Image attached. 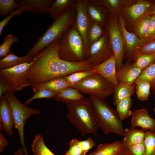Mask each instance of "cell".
I'll return each instance as SVG.
<instances>
[{
	"label": "cell",
	"mask_w": 155,
	"mask_h": 155,
	"mask_svg": "<svg viewBox=\"0 0 155 155\" xmlns=\"http://www.w3.org/2000/svg\"><path fill=\"white\" fill-rule=\"evenodd\" d=\"M54 0H18L16 2L24 12L39 15L48 13Z\"/></svg>",
	"instance_id": "obj_16"
},
{
	"label": "cell",
	"mask_w": 155,
	"mask_h": 155,
	"mask_svg": "<svg viewBox=\"0 0 155 155\" xmlns=\"http://www.w3.org/2000/svg\"><path fill=\"white\" fill-rule=\"evenodd\" d=\"M118 155H131L126 148H124L119 152Z\"/></svg>",
	"instance_id": "obj_47"
},
{
	"label": "cell",
	"mask_w": 155,
	"mask_h": 155,
	"mask_svg": "<svg viewBox=\"0 0 155 155\" xmlns=\"http://www.w3.org/2000/svg\"><path fill=\"white\" fill-rule=\"evenodd\" d=\"M100 1L86 0V11L90 22L98 24L102 26H106L105 21L107 13L101 7Z\"/></svg>",
	"instance_id": "obj_15"
},
{
	"label": "cell",
	"mask_w": 155,
	"mask_h": 155,
	"mask_svg": "<svg viewBox=\"0 0 155 155\" xmlns=\"http://www.w3.org/2000/svg\"><path fill=\"white\" fill-rule=\"evenodd\" d=\"M136 92L138 99L141 101L147 100L150 94V83L142 81L135 84Z\"/></svg>",
	"instance_id": "obj_35"
},
{
	"label": "cell",
	"mask_w": 155,
	"mask_h": 155,
	"mask_svg": "<svg viewBox=\"0 0 155 155\" xmlns=\"http://www.w3.org/2000/svg\"><path fill=\"white\" fill-rule=\"evenodd\" d=\"M24 12L23 8H19L13 11L7 16L0 22V35H1L2 31L5 26L8 23L9 20L16 16H20Z\"/></svg>",
	"instance_id": "obj_41"
},
{
	"label": "cell",
	"mask_w": 155,
	"mask_h": 155,
	"mask_svg": "<svg viewBox=\"0 0 155 155\" xmlns=\"http://www.w3.org/2000/svg\"><path fill=\"white\" fill-rule=\"evenodd\" d=\"M138 52L155 54V40L146 43L140 48Z\"/></svg>",
	"instance_id": "obj_42"
},
{
	"label": "cell",
	"mask_w": 155,
	"mask_h": 155,
	"mask_svg": "<svg viewBox=\"0 0 155 155\" xmlns=\"http://www.w3.org/2000/svg\"><path fill=\"white\" fill-rule=\"evenodd\" d=\"M131 128L140 127L144 131L155 132V120L149 115L147 110L144 108L135 110L132 113Z\"/></svg>",
	"instance_id": "obj_14"
},
{
	"label": "cell",
	"mask_w": 155,
	"mask_h": 155,
	"mask_svg": "<svg viewBox=\"0 0 155 155\" xmlns=\"http://www.w3.org/2000/svg\"><path fill=\"white\" fill-rule=\"evenodd\" d=\"M96 73L92 69H90L77 71L64 76V78L72 86L83 80L86 77Z\"/></svg>",
	"instance_id": "obj_33"
},
{
	"label": "cell",
	"mask_w": 155,
	"mask_h": 155,
	"mask_svg": "<svg viewBox=\"0 0 155 155\" xmlns=\"http://www.w3.org/2000/svg\"><path fill=\"white\" fill-rule=\"evenodd\" d=\"M13 155H24V151L22 148H19Z\"/></svg>",
	"instance_id": "obj_48"
},
{
	"label": "cell",
	"mask_w": 155,
	"mask_h": 155,
	"mask_svg": "<svg viewBox=\"0 0 155 155\" xmlns=\"http://www.w3.org/2000/svg\"><path fill=\"white\" fill-rule=\"evenodd\" d=\"M154 112L155 113V107L154 108Z\"/></svg>",
	"instance_id": "obj_51"
},
{
	"label": "cell",
	"mask_w": 155,
	"mask_h": 155,
	"mask_svg": "<svg viewBox=\"0 0 155 155\" xmlns=\"http://www.w3.org/2000/svg\"><path fill=\"white\" fill-rule=\"evenodd\" d=\"M126 148L131 155H146V148L144 142Z\"/></svg>",
	"instance_id": "obj_40"
},
{
	"label": "cell",
	"mask_w": 155,
	"mask_h": 155,
	"mask_svg": "<svg viewBox=\"0 0 155 155\" xmlns=\"http://www.w3.org/2000/svg\"><path fill=\"white\" fill-rule=\"evenodd\" d=\"M92 69L96 73L113 85L117 86L119 83L116 77V61L114 54L107 60Z\"/></svg>",
	"instance_id": "obj_17"
},
{
	"label": "cell",
	"mask_w": 155,
	"mask_h": 155,
	"mask_svg": "<svg viewBox=\"0 0 155 155\" xmlns=\"http://www.w3.org/2000/svg\"><path fill=\"white\" fill-rule=\"evenodd\" d=\"M142 81L149 82L155 93V62L142 71L135 83L136 84Z\"/></svg>",
	"instance_id": "obj_31"
},
{
	"label": "cell",
	"mask_w": 155,
	"mask_h": 155,
	"mask_svg": "<svg viewBox=\"0 0 155 155\" xmlns=\"http://www.w3.org/2000/svg\"><path fill=\"white\" fill-rule=\"evenodd\" d=\"M14 121L11 108L6 98L3 95L0 99V129L4 130L7 135H13Z\"/></svg>",
	"instance_id": "obj_13"
},
{
	"label": "cell",
	"mask_w": 155,
	"mask_h": 155,
	"mask_svg": "<svg viewBox=\"0 0 155 155\" xmlns=\"http://www.w3.org/2000/svg\"><path fill=\"white\" fill-rule=\"evenodd\" d=\"M80 92L75 88L69 87L58 92L54 98L56 101L66 103L84 98V96Z\"/></svg>",
	"instance_id": "obj_25"
},
{
	"label": "cell",
	"mask_w": 155,
	"mask_h": 155,
	"mask_svg": "<svg viewBox=\"0 0 155 155\" xmlns=\"http://www.w3.org/2000/svg\"><path fill=\"white\" fill-rule=\"evenodd\" d=\"M87 153L82 147L81 141L73 138L70 142L68 150L64 155H86Z\"/></svg>",
	"instance_id": "obj_38"
},
{
	"label": "cell",
	"mask_w": 155,
	"mask_h": 155,
	"mask_svg": "<svg viewBox=\"0 0 155 155\" xmlns=\"http://www.w3.org/2000/svg\"><path fill=\"white\" fill-rule=\"evenodd\" d=\"M71 87L64 77L56 78L32 87L34 92L40 89H46L58 93L64 89Z\"/></svg>",
	"instance_id": "obj_19"
},
{
	"label": "cell",
	"mask_w": 155,
	"mask_h": 155,
	"mask_svg": "<svg viewBox=\"0 0 155 155\" xmlns=\"http://www.w3.org/2000/svg\"><path fill=\"white\" fill-rule=\"evenodd\" d=\"M58 45V55L60 59L71 62L86 60L83 39L74 26L62 35Z\"/></svg>",
	"instance_id": "obj_5"
},
{
	"label": "cell",
	"mask_w": 155,
	"mask_h": 155,
	"mask_svg": "<svg viewBox=\"0 0 155 155\" xmlns=\"http://www.w3.org/2000/svg\"><path fill=\"white\" fill-rule=\"evenodd\" d=\"M94 108L99 128L105 135L115 133L124 137L125 131L116 109L112 108L104 99L90 96L89 98Z\"/></svg>",
	"instance_id": "obj_4"
},
{
	"label": "cell",
	"mask_w": 155,
	"mask_h": 155,
	"mask_svg": "<svg viewBox=\"0 0 155 155\" xmlns=\"http://www.w3.org/2000/svg\"><path fill=\"white\" fill-rule=\"evenodd\" d=\"M18 40L17 37L9 34L6 35L2 43L0 46V58L2 59L10 54L13 53L11 51L12 44Z\"/></svg>",
	"instance_id": "obj_34"
},
{
	"label": "cell",
	"mask_w": 155,
	"mask_h": 155,
	"mask_svg": "<svg viewBox=\"0 0 155 155\" xmlns=\"http://www.w3.org/2000/svg\"><path fill=\"white\" fill-rule=\"evenodd\" d=\"M145 133L146 155H155V132L146 130Z\"/></svg>",
	"instance_id": "obj_39"
},
{
	"label": "cell",
	"mask_w": 155,
	"mask_h": 155,
	"mask_svg": "<svg viewBox=\"0 0 155 155\" xmlns=\"http://www.w3.org/2000/svg\"><path fill=\"white\" fill-rule=\"evenodd\" d=\"M132 102L131 98L128 97L120 101L116 105V109L122 121L132 115L130 110Z\"/></svg>",
	"instance_id": "obj_32"
},
{
	"label": "cell",
	"mask_w": 155,
	"mask_h": 155,
	"mask_svg": "<svg viewBox=\"0 0 155 155\" xmlns=\"http://www.w3.org/2000/svg\"><path fill=\"white\" fill-rule=\"evenodd\" d=\"M151 16L150 14L146 13L137 20L135 30L139 38L145 39L148 34Z\"/></svg>",
	"instance_id": "obj_30"
},
{
	"label": "cell",
	"mask_w": 155,
	"mask_h": 155,
	"mask_svg": "<svg viewBox=\"0 0 155 155\" xmlns=\"http://www.w3.org/2000/svg\"><path fill=\"white\" fill-rule=\"evenodd\" d=\"M34 58L28 54L22 57H19L13 53L0 59V69L9 68L23 63H30Z\"/></svg>",
	"instance_id": "obj_24"
},
{
	"label": "cell",
	"mask_w": 155,
	"mask_h": 155,
	"mask_svg": "<svg viewBox=\"0 0 155 155\" xmlns=\"http://www.w3.org/2000/svg\"><path fill=\"white\" fill-rule=\"evenodd\" d=\"M86 0H76V17L74 26L83 39L86 60L89 51L87 35L90 21L86 11Z\"/></svg>",
	"instance_id": "obj_11"
},
{
	"label": "cell",
	"mask_w": 155,
	"mask_h": 155,
	"mask_svg": "<svg viewBox=\"0 0 155 155\" xmlns=\"http://www.w3.org/2000/svg\"><path fill=\"white\" fill-rule=\"evenodd\" d=\"M81 143L84 149L87 152L93 148L95 145L94 141L91 138L81 141Z\"/></svg>",
	"instance_id": "obj_45"
},
{
	"label": "cell",
	"mask_w": 155,
	"mask_h": 155,
	"mask_svg": "<svg viewBox=\"0 0 155 155\" xmlns=\"http://www.w3.org/2000/svg\"><path fill=\"white\" fill-rule=\"evenodd\" d=\"M113 53L106 31L104 34L90 46L87 60L92 68L109 58Z\"/></svg>",
	"instance_id": "obj_10"
},
{
	"label": "cell",
	"mask_w": 155,
	"mask_h": 155,
	"mask_svg": "<svg viewBox=\"0 0 155 155\" xmlns=\"http://www.w3.org/2000/svg\"><path fill=\"white\" fill-rule=\"evenodd\" d=\"M150 6L149 2L140 1L129 7L127 12L131 19L133 21H135L146 13Z\"/></svg>",
	"instance_id": "obj_26"
},
{
	"label": "cell",
	"mask_w": 155,
	"mask_h": 155,
	"mask_svg": "<svg viewBox=\"0 0 155 155\" xmlns=\"http://www.w3.org/2000/svg\"><path fill=\"white\" fill-rule=\"evenodd\" d=\"M118 23L124 41L125 50L128 56L133 58L134 55L138 52L141 46L146 43V40L128 32L125 28L124 20L121 15L119 16Z\"/></svg>",
	"instance_id": "obj_12"
},
{
	"label": "cell",
	"mask_w": 155,
	"mask_h": 155,
	"mask_svg": "<svg viewBox=\"0 0 155 155\" xmlns=\"http://www.w3.org/2000/svg\"><path fill=\"white\" fill-rule=\"evenodd\" d=\"M31 147L34 155H55L46 146L43 135L40 133L35 136Z\"/></svg>",
	"instance_id": "obj_27"
},
{
	"label": "cell",
	"mask_w": 155,
	"mask_h": 155,
	"mask_svg": "<svg viewBox=\"0 0 155 155\" xmlns=\"http://www.w3.org/2000/svg\"><path fill=\"white\" fill-rule=\"evenodd\" d=\"M150 15H155V6H154L151 10L149 13H148Z\"/></svg>",
	"instance_id": "obj_49"
},
{
	"label": "cell",
	"mask_w": 155,
	"mask_h": 155,
	"mask_svg": "<svg viewBox=\"0 0 155 155\" xmlns=\"http://www.w3.org/2000/svg\"></svg>",
	"instance_id": "obj_52"
},
{
	"label": "cell",
	"mask_w": 155,
	"mask_h": 155,
	"mask_svg": "<svg viewBox=\"0 0 155 155\" xmlns=\"http://www.w3.org/2000/svg\"><path fill=\"white\" fill-rule=\"evenodd\" d=\"M11 91L15 93L16 92L7 83L0 78V98L5 92Z\"/></svg>",
	"instance_id": "obj_44"
},
{
	"label": "cell",
	"mask_w": 155,
	"mask_h": 155,
	"mask_svg": "<svg viewBox=\"0 0 155 155\" xmlns=\"http://www.w3.org/2000/svg\"><path fill=\"white\" fill-rule=\"evenodd\" d=\"M155 34V15L151 16L150 20L149 30L148 34L145 38L147 41Z\"/></svg>",
	"instance_id": "obj_43"
},
{
	"label": "cell",
	"mask_w": 155,
	"mask_h": 155,
	"mask_svg": "<svg viewBox=\"0 0 155 155\" xmlns=\"http://www.w3.org/2000/svg\"><path fill=\"white\" fill-rule=\"evenodd\" d=\"M116 86L96 73L73 84L71 87L83 94L104 99L113 94Z\"/></svg>",
	"instance_id": "obj_7"
},
{
	"label": "cell",
	"mask_w": 155,
	"mask_h": 155,
	"mask_svg": "<svg viewBox=\"0 0 155 155\" xmlns=\"http://www.w3.org/2000/svg\"><path fill=\"white\" fill-rule=\"evenodd\" d=\"M133 58V64L142 71L155 62V54L138 52Z\"/></svg>",
	"instance_id": "obj_28"
},
{
	"label": "cell",
	"mask_w": 155,
	"mask_h": 155,
	"mask_svg": "<svg viewBox=\"0 0 155 155\" xmlns=\"http://www.w3.org/2000/svg\"><path fill=\"white\" fill-rule=\"evenodd\" d=\"M155 40V34L151 38H150L147 42H150Z\"/></svg>",
	"instance_id": "obj_50"
},
{
	"label": "cell",
	"mask_w": 155,
	"mask_h": 155,
	"mask_svg": "<svg viewBox=\"0 0 155 155\" xmlns=\"http://www.w3.org/2000/svg\"><path fill=\"white\" fill-rule=\"evenodd\" d=\"M20 7V5L15 0H0V15L8 16L13 10Z\"/></svg>",
	"instance_id": "obj_36"
},
{
	"label": "cell",
	"mask_w": 155,
	"mask_h": 155,
	"mask_svg": "<svg viewBox=\"0 0 155 155\" xmlns=\"http://www.w3.org/2000/svg\"><path fill=\"white\" fill-rule=\"evenodd\" d=\"M58 93L46 89H40L34 92L31 98L28 99L24 103L26 105L30 104L34 100L39 98H46L50 100L54 98Z\"/></svg>",
	"instance_id": "obj_37"
},
{
	"label": "cell",
	"mask_w": 155,
	"mask_h": 155,
	"mask_svg": "<svg viewBox=\"0 0 155 155\" xmlns=\"http://www.w3.org/2000/svg\"><path fill=\"white\" fill-rule=\"evenodd\" d=\"M75 2L76 0H54L48 13L54 20L67 9L75 7Z\"/></svg>",
	"instance_id": "obj_23"
},
{
	"label": "cell",
	"mask_w": 155,
	"mask_h": 155,
	"mask_svg": "<svg viewBox=\"0 0 155 155\" xmlns=\"http://www.w3.org/2000/svg\"><path fill=\"white\" fill-rule=\"evenodd\" d=\"M66 104L67 119L78 130L81 135L83 136L86 134H90L96 136L99 127L89 98H84Z\"/></svg>",
	"instance_id": "obj_2"
},
{
	"label": "cell",
	"mask_w": 155,
	"mask_h": 155,
	"mask_svg": "<svg viewBox=\"0 0 155 155\" xmlns=\"http://www.w3.org/2000/svg\"><path fill=\"white\" fill-rule=\"evenodd\" d=\"M58 41L46 47L37 56L27 74L32 87L51 80L73 72L92 69L87 60L71 62L60 59L58 55Z\"/></svg>",
	"instance_id": "obj_1"
},
{
	"label": "cell",
	"mask_w": 155,
	"mask_h": 155,
	"mask_svg": "<svg viewBox=\"0 0 155 155\" xmlns=\"http://www.w3.org/2000/svg\"><path fill=\"white\" fill-rule=\"evenodd\" d=\"M125 134L122 141L125 148L144 142L145 131L131 128L125 129Z\"/></svg>",
	"instance_id": "obj_22"
},
{
	"label": "cell",
	"mask_w": 155,
	"mask_h": 155,
	"mask_svg": "<svg viewBox=\"0 0 155 155\" xmlns=\"http://www.w3.org/2000/svg\"><path fill=\"white\" fill-rule=\"evenodd\" d=\"M9 144L7 140L1 131H0V152H1Z\"/></svg>",
	"instance_id": "obj_46"
},
{
	"label": "cell",
	"mask_w": 155,
	"mask_h": 155,
	"mask_svg": "<svg viewBox=\"0 0 155 155\" xmlns=\"http://www.w3.org/2000/svg\"><path fill=\"white\" fill-rule=\"evenodd\" d=\"M7 99L13 114L14 126L17 130L20 143L23 149L24 155H28L24 138V127L28 119L32 115L40 114L38 110L28 107L21 103L17 98L14 93L8 91L4 94Z\"/></svg>",
	"instance_id": "obj_6"
},
{
	"label": "cell",
	"mask_w": 155,
	"mask_h": 155,
	"mask_svg": "<svg viewBox=\"0 0 155 155\" xmlns=\"http://www.w3.org/2000/svg\"><path fill=\"white\" fill-rule=\"evenodd\" d=\"M141 69L135 66L133 64L123 65L116 72L119 83L131 84L135 82L141 73Z\"/></svg>",
	"instance_id": "obj_18"
},
{
	"label": "cell",
	"mask_w": 155,
	"mask_h": 155,
	"mask_svg": "<svg viewBox=\"0 0 155 155\" xmlns=\"http://www.w3.org/2000/svg\"><path fill=\"white\" fill-rule=\"evenodd\" d=\"M106 31L115 58L117 71L123 65L125 46L118 22L115 18L110 16L107 23Z\"/></svg>",
	"instance_id": "obj_9"
},
{
	"label": "cell",
	"mask_w": 155,
	"mask_h": 155,
	"mask_svg": "<svg viewBox=\"0 0 155 155\" xmlns=\"http://www.w3.org/2000/svg\"><path fill=\"white\" fill-rule=\"evenodd\" d=\"M135 83L127 84L119 82L116 86L113 93V103L115 106L122 100L131 97L135 92Z\"/></svg>",
	"instance_id": "obj_20"
},
{
	"label": "cell",
	"mask_w": 155,
	"mask_h": 155,
	"mask_svg": "<svg viewBox=\"0 0 155 155\" xmlns=\"http://www.w3.org/2000/svg\"><path fill=\"white\" fill-rule=\"evenodd\" d=\"M124 148L122 142L118 140L111 143H102L89 155H118Z\"/></svg>",
	"instance_id": "obj_21"
},
{
	"label": "cell",
	"mask_w": 155,
	"mask_h": 155,
	"mask_svg": "<svg viewBox=\"0 0 155 155\" xmlns=\"http://www.w3.org/2000/svg\"><path fill=\"white\" fill-rule=\"evenodd\" d=\"M76 17L75 7L67 9L53 22L45 33L36 41L27 54L34 58L46 47L58 41L62 35L74 24Z\"/></svg>",
	"instance_id": "obj_3"
},
{
	"label": "cell",
	"mask_w": 155,
	"mask_h": 155,
	"mask_svg": "<svg viewBox=\"0 0 155 155\" xmlns=\"http://www.w3.org/2000/svg\"><path fill=\"white\" fill-rule=\"evenodd\" d=\"M30 63H25L14 67L0 69V78L9 85L15 91L31 86L28 80V71L36 59Z\"/></svg>",
	"instance_id": "obj_8"
},
{
	"label": "cell",
	"mask_w": 155,
	"mask_h": 155,
	"mask_svg": "<svg viewBox=\"0 0 155 155\" xmlns=\"http://www.w3.org/2000/svg\"><path fill=\"white\" fill-rule=\"evenodd\" d=\"M106 32H104L101 26L90 22L87 35L89 49L92 45L100 38Z\"/></svg>",
	"instance_id": "obj_29"
}]
</instances>
